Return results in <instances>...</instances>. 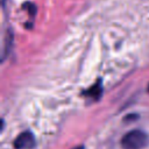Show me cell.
<instances>
[{
    "label": "cell",
    "mask_w": 149,
    "mask_h": 149,
    "mask_svg": "<svg viewBox=\"0 0 149 149\" xmlns=\"http://www.w3.org/2000/svg\"><path fill=\"white\" fill-rule=\"evenodd\" d=\"M148 142V136L144 132L140 129H134L128 132L121 140V146L123 149H142Z\"/></svg>",
    "instance_id": "1"
},
{
    "label": "cell",
    "mask_w": 149,
    "mask_h": 149,
    "mask_svg": "<svg viewBox=\"0 0 149 149\" xmlns=\"http://www.w3.org/2000/svg\"><path fill=\"white\" fill-rule=\"evenodd\" d=\"M36 146L35 136L31 132H22L14 140L15 149H34Z\"/></svg>",
    "instance_id": "2"
},
{
    "label": "cell",
    "mask_w": 149,
    "mask_h": 149,
    "mask_svg": "<svg viewBox=\"0 0 149 149\" xmlns=\"http://www.w3.org/2000/svg\"><path fill=\"white\" fill-rule=\"evenodd\" d=\"M101 92H102L101 85H100V83H97V84L93 85L88 91H86L85 94H86V95H90V97H92V98H94V99H99V97L101 95Z\"/></svg>",
    "instance_id": "3"
},
{
    "label": "cell",
    "mask_w": 149,
    "mask_h": 149,
    "mask_svg": "<svg viewBox=\"0 0 149 149\" xmlns=\"http://www.w3.org/2000/svg\"><path fill=\"white\" fill-rule=\"evenodd\" d=\"M23 7H24V8H27V12L29 13V15H30V16H34V15L36 14V7H35V5H34V3L28 2V3H24V5H23Z\"/></svg>",
    "instance_id": "4"
},
{
    "label": "cell",
    "mask_w": 149,
    "mask_h": 149,
    "mask_svg": "<svg viewBox=\"0 0 149 149\" xmlns=\"http://www.w3.org/2000/svg\"><path fill=\"white\" fill-rule=\"evenodd\" d=\"M73 149H84V147H83V146H78V147H76V148H73Z\"/></svg>",
    "instance_id": "5"
},
{
    "label": "cell",
    "mask_w": 149,
    "mask_h": 149,
    "mask_svg": "<svg viewBox=\"0 0 149 149\" xmlns=\"http://www.w3.org/2000/svg\"><path fill=\"white\" fill-rule=\"evenodd\" d=\"M148 91H149V85H148Z\"/></svg>",
    "instance_id": "6"
}]
</instances>
